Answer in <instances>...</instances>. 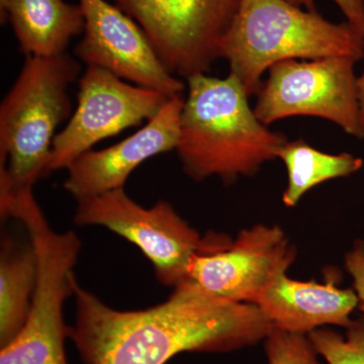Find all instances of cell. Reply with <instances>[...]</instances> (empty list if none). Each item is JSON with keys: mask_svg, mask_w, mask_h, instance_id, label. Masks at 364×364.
Segmentation results:
<instances>
[{"mask_svg": "<svg viewBox=\"0 0 364 364\" xmlns=\"http://www.w3.org/2000/svg\"><path fill=\"white\" fill-rule=\"evenodd\" d=\"M69 338L85 364H166L184 352L227 353L264 341L272 323L253 304L215 298L191 282L164 303L119 311L73 282Z\"/></svg>", "mask_w": 364, "mask_h": 364, "instance_id": "cell-1", "label": "cell"}, {"mask_svg": "<svg viewBox=\"0 0 364 364\" xmlns=\"http://www.w3.org/2000/svg\"><path fill=\"white\" fill-rule=\"evenodd\" d=\"M186 80L188 93L176 151L191 179L218 176L232 183L277 159L287 136L268 130L257 119L235 74L230 72L226 78L196 74Z\"/></svg>", "mask_w": 364, "mask_h": 364, "instance_id": "cell-2", "label": "cell"}, {"mask_svg": "<svg viewBox=\"0 0 364 364\" xmlns=\"http://www.w3.org/2000/svg\"><path fill=\"white\" fill-rule=\"evenodd\" d=\"M221 54L252 97L262 85L263 73L279 62L327 57L360 61L364 37L347 21L331 23L287 0H240Z\"/></svg>", "mask_w": 364, "mask_h": 364, "instance_id": "cell-3", "label": "cell"}, {"mask_svg": "<svg viewBox=\"0 0 364 364\" xmlns=\"http://www.w3.org/2000/svg\"><path fill=\"white\" fill-rule=\"evenodd\" d=\"M80 72L66 53L26 57L0 105V198L33 191L50 174L55 131L71 117L68 88Z\"/></svg>", "mask_w": 364, "mask_h": 364, "instance_id": "cell-4", "label": "cell"}, {"mask_svg": "<svg viewBox=\"0 0 364 364\" xmlns=\"http://www.w3.org/2000/svg\"><path fill=\"white\" fill-rule=\"evenodd\" d=\"M2 219L18 220L28 232L37 259V284L21 331L0 351V364H68L65 340L69 326L64 304L73 296L74 267L81 241L74 231L59 233L50 226L33 191L0 200Z\"/></svg>", "mask_w": 364, "mask_h": 364, "instance_id": "cell-5", "label": "cell"}, {"mask_svg": "<svg viewBox=\"0 0 364 364\" xmlns=\"http://www.w3.org/2000/svg\"><path fill=\"white\" fill-rule=\"evenodd\" d=\"M74 223L107 228L130 241L152 263L158 282L173 289L188 282L195 256L218 252L233 241L226 234L203 236L164 200L144 208L124 188L79 200Z\"/></svg>", "mask_w": 364, "mask_h": 364, "instance_id": "cell-6", "label": "cell"}, {"mask_svg": "<svg viewBox=\"0 0 364 364\" xmlns=\"http://www.w3.org/2000/svg\"><path fill=\"white\" fill-rule=\"evenodd\" d=\"M358 62L350 57H327L274 64L257 92L256 117L265 126L289 117H322L363 139L354 73Z\"/></svg>", "mask_w": 364, "mask_h": 364, "instance_id": "cell-7", "label": "cell"}, {"mask_svg": "<svg viewBox=\"0 0 364 364\" xmlns=\"http://www.w3.org/2000/svg\"><path fill=\"white\" fill-rule=\"evenodd\" d=\"M142 28L158 58L176 77L207 74L240 0H114Z\"/></svg>", "mask_w": 364, "mask_h": 364, "instance_id": "cell-8", "label": "cell"}, {"mask_svg": "<svg viewBox=\"0 0 364 364\" xmlns=\"http://www.w3.org/2000/svg\"><path fill=\"white\" fill-rule=\"evenodd\" d=\"M78 88L76 111L53 141L50 173L66 169L100 141L149 122L170 100L97 67H86Z\"/></svg>", "mask_w": 364, "mask_h": 364, "instance_id": "cell-9", "label": "cell"}, {"mask_svg": "<svg viewBox=\"0 0 364 364\" xmlns=\"http://www.w3.org/2000/svg\"><path fill=\"white\" fill-rule=\"evenodd\" d=\"M296 256V248L282 228L255 225L242 230L227 248L195 256L188 282L215 298L255 305Z\"/></svg>", "mask_w": 364, "mask_h": 364, "instance_id": "cell-10", "label": "cell"}, {"mask_svg": "<svg viewBox=\"0 0 364 364\" xmlns=\"http://www.w3.org/2000/svg\"><path fill=\"white\" fill-rule=\"evenodd\" d=\"M79 4L85 26L74 54L86 67L105 69L169 98L182 95L186 85L165 68L133 18L105 0H79Z\"/></svg>", "mask_w": 364, "mask_h": 364, "instance_id": "cell-11", "label": "cell"}, {"mask_svg": "<svg viewBox=\"0 0 364 364\" xmlns=\"http://www.w3.org/2000/svg\"><path fill=\"white\" fill-rule=\"evenodd\" d=\"M183 105L182 95L170 98L156 116L134 135L105 149L87 151L74 159L66 168L64 189L79 202L124 188L139 165L176 149Z\"/></svg>", "mask_w": 364, "mask_h": 364, "instance_id": "cell-12", "label": "cell"}, {"mask_svg": "<svg viewBox=\"0 0 364 364\" xmlns=\"http://www.w3.org/2000/svg\"><path fill=\"white\" fill-rule=\"evenodd\" d=\"M338 270L328 269L324 284L301 282L282 273L268 287L255 305L264 314L273 328L308 335L325 326L348 328L351 313L358 306L353 289L338 287Z\"/></svg>", "mask_w": 364, "mask_h": 364, "instance_id": "cell-13", "label": "cell"}, {"mask_svg": "<svg viewBox=\"0 0 364 364\" xmlns=\"http://www.w3.org/2000/svg\"><path fill=\"white\" fill-rule=\"evenodd\" d=\"M0 18L9 21L26 57L63 54L85 26L80 4L64 0H6Z\"/></svg>", "mask_w": 364, "mask_h": 364, "instance_id": "cell-14", "label": "cell"}, {"mask_svg": "<svg viewBox=\"0 0 364 364\" xmlns=\"http://www.w3.org/2000/svg\"><path fill=\"white\" fill-rule=\"evenodd\" d=\"M37 284V259L32 243L21 246L4 236L0 252V348L21 331Z\"/></svg>", "mask_w": 364, "mask_h": 364, "instance_id": "cell-15", "label": "cell"}, {"mask_svg": "<svg viewBox=\"0 0 364 364\" xmlns=\"http://www.w3.org/2000/svg\"><path fill=\"white\" fill-rule=\"evenodd\" d=\"M277 157L287 167V186L282 202L289 208L298 205L311 189L331 179L347 177L363 167V160L349 153L328 154L318 151L303 139L284 143Z\"/></svg>", "mask_w": 364, "mask_h": 364, "instance_id": "cell-16", "label": "cell"}, {"mask_svg": "<svg viewBox=\"0 0 364 364\" xmlns=\"http://www.w3.org/2000/svg\"><path fill=\"white\" fill-rule=\"evenodd\" d=\"M341 333L318 328L308 334L316 351L328 364H364V318L353 320Z\"/></svg>", "mask_w": 364, "mask_h": 364, "instance_id": "cell-17", "label": "cell"}, {"mask_svg": "<svg viewBox=\"0 0 364 364\" xmlns=\"http://www.w3.org/2000/svg\"><path fill=\"white\" fill-rule=\"evenodd\" d=\"M263 342L267 364H328L321 363L308 335L273 328Z\"/></svg>", "mask_w": 364, "mask_h": 364, "instance_id": "cell-18", "label": "cell"}, {"mask_svg": "<svg viewBox=\"0 0 364 364\" xmlns=\"http://www.w3.org/2000/svg\"><path fill=\"white\" fill-rule=\"evenodd\" d=\"M345 268L353 279V289L358 296V308L364 313V241L354 242L353 247L345 254Z\"/></svg>", "mask_w": 364, "mask_h": 364, "instance_id": "cell-19", "label": "cell"}, {"mask_svg": "<svg viewBox=\"0 0 364 364\" xmlns=\"http://www.w3.org/2000/svg\"><path fill=\"white\" fill-rule=\"evenodd\" d=\"M298 7H305L306 11H316L315 0H287ZM350 23L364 37V0H334Z\"/></svg>", "mask_w": 364, "mask_h": 364, "instance_id": "cell-20", "label": "cell"}, {"mask_svg": "<svg viewBox=\"0 0 364 364\" xmlns=\"http://www.w3.org/2000/svg\"><path fill=\"white\" fill-rule=\"evenodd\" d=\"M359 105H360V124L364 133V72L358 78Z\"/></svg>", "mask_w": 364, "mask_h": 364, "instance_id": "cell-21", "label": "cell"}, {"mask_svg": "<svg viewBox=\"0 0 364 364\" xmlns=\"http://www.w3.org/2000/svg\"><path fill=\"white\" fill-rule=\"evenodd\" d=\"M6 0H0V9H4V4H6Z\"/></svg>", "mask_w": 364, "mask_h": 364, "instance_id": "cell-22", "label": "cell"}]
</instances>
